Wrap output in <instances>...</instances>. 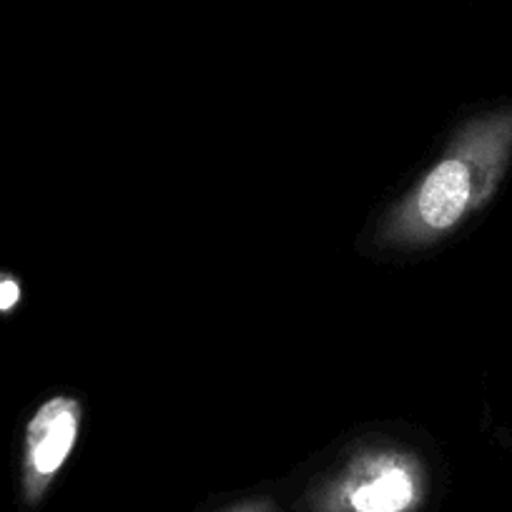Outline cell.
Here are the masks:
<instances>
[{
  "mask_svg": "<svg viewBox=\"0 0 512 512\" xmlns=\"http://www.w3.org/2000/svg\"><path fill=\"white\" fill-rule=\"evenodd\" d=\"M512 161V103L472 118L442 159L392 209L382 239L395 246H427L445 239L495 196Z\"/></svg>",
  "mask_w": 512,
  "mask_h": 512,
  "instance_id": "6da1fadb",
  "label": "cell"
},
{
  "mask_svg": "<svg viewBox=\"0 0 512 512\" xmlns=\"http://www.w3.org/2000/svg\"><path fill=\"white\" fill-rule=\"evenodd\" d=\"M425 497V470L405 452L359 455L319 495L317 512H415Z\"/></svg>",
  "mask_w": 512,
  "mask_h": 512,
  "instance_id": "7a4b0ae2",
  "label": "cell"
},
{
  "mask_svg": "<svg viewBox=\"0 0 512 512\" xmlns=\"http://www.w3.org/2000/svg\"><path fill=\"white\" fill-rule=\"evenodd\" d=\"M81 422V402L68 395L51 397L31 417L23 437L21 462V495L28 507H38L48 495L76 447Z\"/></svg>",
  "mask_w": 512,
  "mask_h": 512,
  "instance_id": "3957f363",
  "label": "cell"
},
{
  "mask_svg": "<svg viewBox=\"0 0 512 512\" xmlns=\"http://www.w3.org/2000/svg\"><path fill=\"white\" fill-rule=\"evenodd\" d=\"M221 512H279V507L272 500H267V497H259V500H246L239 502V505H231Z\"/></svg>",
  "mask_w": 512,
  "mask_h": 512,
  "instance_id": "5b68a950",
  "label": "cell"
},
{
  "mask_svg": "<svg viewBox=\"0 0 512 512\" xmlns=\"http://www.w3.org/2000/svg\"><path fill=\"white\" fill-rule=\"evenodd\" d=\"M21 304V282L13 274L0 272V314H8Z\"/></svg>",
  "mask_w": 512,
  "mask_h": 512,
  "instance_id": "277c9868",
  "label": "cell"
}]
</instances>
